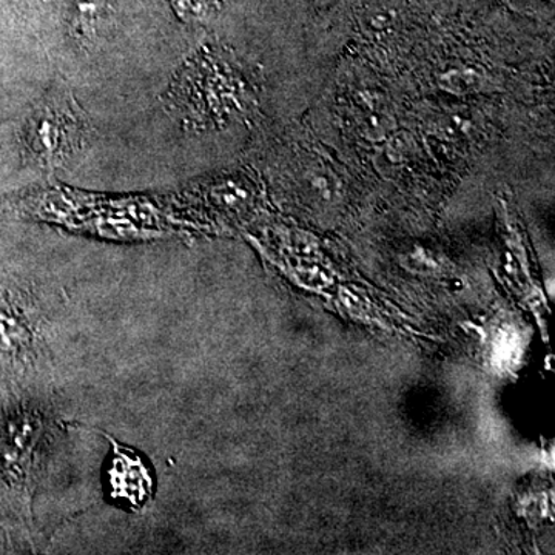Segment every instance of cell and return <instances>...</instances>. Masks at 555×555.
<instances>
[{"label":"cell","mask_w":555,"mask_h":555,"mask_svg":"<svg viewBox=\"0 0 555 555\" xmlns=\"http://www.w3.org/2000/svg\"><path fill=\"white\" fill-rule=\"evenodd\" d=\"M83 120L67 94L54 93L39 107L28 130V145L42 167L56 169L80 147Z\"/></svg>","instance_id":"1"},{"label":"cell","mask_w":555,"mask_h":555,"mask_svg":"<svg viewBox=\"0 0 555 555\" xmlns=\"http://www.w3.org/2000/svg\"><path fill=\"white\" fill-rule=\"evenodd\" d=\"M440 87L449 93L466 96V94H476L483 91L488 87V80L477 69L455 68L449 69L440 76Z\"/></svg>","instance_id":"2"},{"label":"cell","mask_w":555,"mask_h":555,"mask_svg":"<svg viewBox=\"0 0 555 555\" xmlns=\"http://www.w3.org/2000/svg\"><path fill=\"white\" fill-rule=\"evenodd\" d=\"M105 0H75L73 10V31L76 36L89 38L104 13Z\"/></svg>","instance_id":"3"},{"label":"cell","mask_w":555,"mask_h":555,"mask_svg":"<svg viewBox=\"0 0 555 555\" xmlns=\"http://www.w3.org/2000/svg\"><path fill=\"white\" fill-rule=\"evenodd\" d=\"M27 341L24 323L10 310H0V350L13 352Z\"/></svg>","instance_id":"4"},{"label":"cell","mask_w":555,"mask_h":555,"mask_svg":"<svg viewBox=\"0 0 555 555\" xmlns=\"http://www.w3.org/2000/svg\"><path fill=\"white\" fill-rule=\"evenodd\" d=\"M511 2H514V3H525V2H528V0H511Z\"/></svg>","instance_id":"5"}]
</instances>
